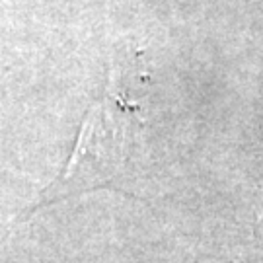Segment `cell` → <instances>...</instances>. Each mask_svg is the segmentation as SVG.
<instances>
[{"label": "cell", "instance_id": "1", "mask_svg": "<svg viewBox=\"0 0 263 263\" xmlns=\"http://www.w3.org/2000/svg\"><path fill=\"white\" fill-rule=\"evenodd\" d=\"M123 166V137L111 127L109 113L96 109L86 119L72 158L63 176L45 191L41 203L74 195L111 181Z\"/></svg>", "mask_w": 263, "mask_h": 263}]
</instances>
